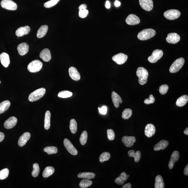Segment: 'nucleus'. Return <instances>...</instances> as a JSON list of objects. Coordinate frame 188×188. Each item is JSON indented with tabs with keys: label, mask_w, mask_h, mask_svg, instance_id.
<instances>
[{
	"label": "nucleus",
	"mask_w": 188,
	"mask_h": 188,
	"mask_svg": "<svg viewBox=\"0 0 188 188\" xmlns=\"http://www.w3.org/2000/svg\"><path fill=\"white\" fill-rule=\"evenodd\" d=\"M184 174L186 176L188 175V165L186 166L184 169Z\"/></svg>",
	"instance_id": "obj_53"
},
{
	"label": "nucleus",
	"mask_w": 188,
	"mask_h": 188,
	"mask_svg": "<svg viewBox=\"0 0 188 188\" xmlns=\"http://www.w3.org/2000/svg\"><path fill=\"white\" fill-rule=\"evenodd\" d=\"M156 34V32L152 29H145L138 33L137 37L141 40H146L153 37Z\"/></svg>",
	"instance_id": "obj_2"
},
{
	"label": "nucleus",
	"mask_w": 188,
	"mask_h": 188,
	"mask_svg": "<svg viewBox=\"0 0 188 188\" xmlns=\"http://www.w3.org/2000/svg\"><path fill=\"white\" fill-rule=\"evenodd\" d=\"M188 101V96L186 95H183L177 99L176 102V105L179 107L184 106Z\"/></svg>",
	"instance_id": "obj_28"
},
{
	"label": "nucleus",
	"mask_w": 188,
	"mask_h": 188,
	"mask_svg": "<svg viewBox=\"0 0 188 188\" xmlns=\"http://www.w3.org/2000/svg\"><path fill=\"white\" fill-rule=\"evenodd\" d=\"M155 102V98L153 95L152 94L150 95L149 98L145 99L144 102L147 105H149L150 104H153Z\"/></svg>",
	"instance_id": "obj_47"
},
{
	"label": "nucleus",
	"mask_w": 188,
	"mask_h": 188,
	"mask_svg": "<svg viewBox=\"0 0 188 188\" xmlns=\"http://www.w3.org/2000/svg\"><path fill=\"white\" fill-rule=\"evenodd\" d=\"M87 8V5L85 4H83L79 6V10H83L86 9Z\"/></svg>",
	"instance_id": "obj_50"
},
{
	"label": "nucleus",
	"mask_w": 188,
	"mask_h": 188,
	"mask_svg": "<svg viewBox=\"0 0 188 188\" xmlns=\"http://www.w3.org/2000/svg\"><path fill=\"white\" fill-rule=\"evenodd\" d=\"M168 141L166 140H162L157 143L154 148L155 151H159L161 150H164L168 146Z\"/></svg>",
	"instance_id": "obj_25"
},
{
	"label": "nucleus",
	"mask_w": 188,
	"mask_h": 188,
	"mask_svg": "<svg viewBox=\"0 0 188 188\" xmlns=\"http://www.w3.org/2000/svg\"><path fill=\"white\" fill-rule=\"evenodd\" d=\"M1 81H0V84H1Z\"/></svg>",
	"instance_id": "obj_57"
},
{
	"label": "nucleus",
	"mask_w": 188,
	"mask_h": 188,
	"mask_svg": "<svg viewBox=\"0 0 188 188\" xmlns=\"http://www.w3.org/2000/svg\"><path fill=\"white\" fill-rule=\"evenodd\" d=\"M31 134L30 132H25L20 137L18 141L19 146L23 147L26 144L27 141L30 140Z\"/></svg>",
	"instance_id": "obj_18"
},
{
	"label": "nucleus",
	"mask_w": 188,
	"mask_h": 188,
	"mask_svg": "<svg viewBox=\"0 0 188 188\" xmlns=\"http://www.w3.org/2000/svg\"><path fill=\"white\" fill-rule=\"evenodd\" d=\"M64 143L65 147L68 152L71 154L76 155L78 154V151L73 145L72 144L71 142L67 139H65L64 141Z\"/></svg>",
	"instance_id": "obj_11"
},
{
	"label": "nucleus",
	"mask_w": 188,
	"mask_h": 188,
	"mask_svg": "<svg viewBox=\"0 0 188 188\" xmlns=\"http://www.w3.org/2000/svg\"><path fill=\"white\" fill-rule=\"evenodd\" d=\"M99 112L100 114H102V115H105L106 114L107 112V108L106 106H104L102 107L101 108H98Z\"/></svg>",
	"instance_id": "obj_49"
},
{
	"label": "nucleus",
	"mask_w": 188,
	"mask_h": 188,
	"mask_svg": "<svg viewBox=\"0 0 188 188\" xmlns=\"http://www.w3.org/2000/svg\"><path fill=\"white\" fill-rule=\"evenodd\" d=\"M9 171L7 168H5L0 171V180H4L8 177Z\"/></svg>",
	"instance_id": "obj_43"
},
{
	"label": "nucleus",
	"mask_w": 188,
	"mask_h": 188,
	"mask_svg": "<svg viewBox=\"0 0 188 188\" xmlns=\"http://www.w3.org/2000/svg\"><path fill=\"white\" fill-rule=\"evenodd\" d=\"M155 188H164L165 187V183L163 177L161 176L158 175L155 178Z\"/></svg>",
	"instance_id": "obj_30"
},
{
	"label": "nucleus",
	"mask_w": 188,
	"mask_h": 188,
	"mask_svg": "<svg viewBox=\"0 0 188 188\" xmlns=\"http://www.w3.org/2000/svg\"><path fill=\"white\" fill-rule=\"evenodd\" d=\"M163 54V51L161 49H156L154 51L152 55L149 56L148 60L151 63H155L161 59Z\"/></svg>",
	"instance_id": "obj_6"
},
{
	"label": "nucleus",
	"mask_w": 188,
	"mask_h": 188,
	"mask_svg": "<svg viewBox=\"0 0 188 188\" xmlns=\"http://www.w3.org/2000/svg\"><path fill=\"white\" fill-rule=\"evenodd\" d=\"M48 27L47 25H43L41 26L38 30L37 36L38 38H42L47 33Z\"/></svg>",
	"instance_id": "obj_29"
},
{
	"label": "nucleus",
	"mask_w": 188,
	"mask_h": 188,
	"mask_svg": "<svg viewBox=\"0 0 188 188\" xmlns=\"http://www.w3.org/2000/svg\"><path fill=\"white\" fill-rule=\"evenodd\" d=\"M1 6L5 9L14 11L17 8V5L12 0H3L1 2Z\"/></svg>",
	"instance_id": "obj_8"
},
{
	"label": "nucleus",
	"mask_w": 188,
	"mask_h": 188,
	"mask_svg": "<svg viewBox=\"0 0 188 188\" xmlns=\"http://www.w3.org/2000/svg\"><path fill=\"white\" fill-rule=\"evenodd\" d=\"M131 184L130 183H128L123 186L122 188H131Z\"/></svg>",
	"instance_id": "obj_52"
},
{
	"label": "nucleus",
	"mask_w": 188,
	"mask_h": 188,
	"mask_svg": "<svg viewBox=\"0 0 188 188\" xmlns=\"http://www.w3.org/2000/svg\"><path fill=\"white\" fill-rule=\"evenodd\" d=\"M5 138V135L1 132H0V142H1L4 140Z\"/></svg>",
	"instance_id": "obj_51"
},
{
	"label": "nucleus",
	"mask_w": 188,
	"mask_h": 188,
	"mask_svg": "<svg viewBox=\"0 0 188 188\" xmlns=\"http://www.w3.org/2000/svg\"><path fill=\"white\" fill-rule=\"evenodd\" d=\"M180 12L177 10H167L164 13V16L167 19L174 20L178 18L180 16Z\"/></svg>",
	"instance_id": "obj_7"
},
{
	"label": "nucleus",
	"mask_w": 188,
	"mask_h": 188,
	"mask_svg": "<svg viewBox=\"0 0 188 188\" xmlns=\"http://www.w3.org/2000/svg\"><path fill=\"white\" fill-rule=\"evenodd\" d=\"M122 141L125 146L128 148H130L134 145L136 139L134 136H124L122 138Z\"/></svg>",
	"instance_id": "obj_13"
},
{
	"label": "nucleus",
	"mask_w": 188,
	"mask_h": 188,
	"mask_svg": "<svg viewBox=\"0 0 188 188\" xmlns=\"http://www.w3.org/2000/svg\"><path fill=\"white\" fill-rule=\"evenodd\" d=\"M51 113L49 111H47L45 114L44 119V128L46 130H49L50 127Z\"/></svg>",
	"instance_id": "obj_33"
},
{
	"label": "nucleus",
	"mask_w": 188,
	"mask_h": 188,
	"mask_svg": "<svg viewBox=\"0 0 188 188\" xmlns=\"http://www.w3.org/2000/svg\"><path fill=\"white\" fill-rule=\"evenodd\" d=\"M105 6L106 8L109 9L110 7V4L109 1H106Z\"/></svg>",
	"instance_id": "obj_54"
},
{
	"label": "nucleus",
	"mask_w": 188,
	"mask_h": 188,
	"mask_svg": "<svg viewBox=\"0 0 188 188\" xmlns=\"http://www.w3.org/2000/svg\"><path fill=\"white\" fill-rule=\"evenodd\" d=\"M33 171L32 172V175L34 177H36L38 176L40 172V167L38 164H34L33 165Z\"/></svg>",
	"instance_id": "obj_42"
},
{
	"label": "nucleus",
	"mask_w": 188,
	"mask_h": 188,
	"mask_svg": "<svg viewBox=\"0 0 188 188\" xmlns=\"http://www.w3.org/2000/svg\"><path fill=\"white\" fill-rule=\"evenodd\" d=\"M110 158V154L107 152H105L100 155L99 160L100 162L102 163V162L109 160Z\"/></svg>",
	"instance_id": "obj_41"
},
{
	"label": "nucleus",
	"mask_w": 188,
	"mask_h": 188,
	"mask_svg": "<svg viewBox=\"0 0 188 188\" xmlns=\"http://www.w3.org/2000/svg\"><path fill=\"white\" fill-rule=\"evenodd\" d=\"M17 121L16 117H11L5 121L4 126L7 129H11L16 125Z\"/></svg>",
	"instance_id": "obj_19"
},
{
	"label": "nucleus",
	"mask_w": 188,
	"mask_h": 188,
	"mask_svg": "<svg viewBox=\"0 0 188 188\" xmlns=\"http://www.w3.org/2000/svg\"><path fill=\"white\" fill-rule=\"evenodd\" d=\"M114 4H115V5L116 7H119L120 6L121 3L119 2V1H115V3H114Z\"/></svg>",
	"instance_id": "obj_55"
},
{
	"label": "nucleus",
	"mask_w": 188,
	"mask_h": 188,
	"mask_svg": "<svg viewBox=\"0 0 188 188\" xmlns=\"http://www.w3.org/2000/svg\"><path fill=\"white\" fill-rule=\"evenodd\" d=\"M140 6L143 10L147 11H150L153 8L152 0H139Z\"/></svg>",
	"instance_id": "obj_10"
},
{
	"label": "nucleus",
	"mask_w": 188,
	"mask_h": 188,
	"mask_svg": "<svg viewBox=\"0 0 188 188\" xmlns=\"http://www.w3.org/2000/svg\"><path fill=\"white\" fill-rule=\"evenodd\" d=\"M44 151L48 155L55 154L57 153L58 149L54 146L47 147L44 148Z\"/></svg>",
	"instance_id": "obj_38"
},
{
	"label": "nucleus",
	"mask_w": 188,
	"mask_h": 188,
	"mask_svg": "<svg viewBox=\"0 0 188 188\" xmlns=\"http://www.w3.org/2000/svg\"><path fill=\"white\" fill-rule=\"evenodd\" d=\"M180 39V36L178 34L176 33H171L167 35L166 40L169 43L176 44L179 41Z\"/></svg>",
	"instance_id": "obj_12"
},
{
	"label": "nucleus",
	"mask_w": 188,
	"mask_h": 188,
	"mask_svg": "<svg viewBox=\"0 0 188 188\" xmlns=\"http://www.w3.org/2000/svg\"><path fill=\"white\" fill-rule=\"evenodd\" d=\"M107 135L108 139L110 141L114 140L115 137V134L113 130L111 129L107 130Z\"/></svg>",
	"instance_id": "obj_46"
},
{
	"label": "nucleus",
	"mask_w": 188,
	"mask_h": 188,
	"mask_svg": "<svg viewBox=\"0 0 188 188\" xmlns=\"http://www.w3.org/2000/svg\"><path fill=\"white\" fill-rule=\"evenodd\" d=\"M179 152L176 150L174 151L172 153L170 161H169L168 167L170 169H172L173 168L175 162L178 161L179 159Z\"/></svg>",
	"instance_id": "obj_15"
},
{
	"label": "nucleus",
	"mask_w": 188,
	"mask_h": 188,
	"mask_svg": "<svg viewBox=\"0 0 188 188\" xmlns=\"http://www.w3.org/2000/svg\"><path fill=\"white\" fill-rule=\"evenodd\" d=\"M89 14V11L88 10L85 9L79 10V16L80 18H86Z\"/></svg>",
	"instance_id": "obj_48"
},
{
	"label": "nucleus",
	"mask_w": 188,
	"mask_h": 188,
	"mask_svg": "<svg viewBox=\"0 0 188 188\" xmlns=\"http://www.w3.org/2000/svg\"><path fill=\"white\" fill-rule=\"evenodd\" d=\"M46 93V89L44 88L38 89L31 93L28 97V100L30 102L36 101L40 99L44 96Z\"/></svg>",
	"instance_id": "obj_3"
},
{
	"label": "nucleus",
	"mask_w": 188,
	"mask_h": 188,
	"mask_svg": "<svg viewBox=\"0 0 188 188\" xmlns=\"http://www.w3.org/2000/svg\"><path fill=\"white\" fill-rule=\"evenodd\" d=\"M55 169L52 167H47L44 169L43 173V176L44 178H47L52 175L54 173Z\"/></svg>",
	"instance_id": "obj_34"
},
{
	"label": "nucleus",
	"mask_w": 188,
	"mask_h": 188,
	"mask_svg": "<svg viewBox=\"0 0 188 188\" xmlns=\"http://www.w3.org/2000/svg\"><path fill=\"white\" fill-rule=\"evenodd\" d=\"M11 105V102L7 100L4 101L0 103V114L7 110Z\"/></svg>",
	"instance_id": "obj_31"
},
{
	"label": "nucleus",
	"mask_w": 188,
	"mask_h": 188,
	"mask_svg": "<svg viewBox=\"0 0 188 188\" xmlns=\"http://www.w3.org/2000/svg\"><path fill=\"white\" fill-rule=\"evenodd\" d=\"M95 176V174L93 172H84L79 173L78 174V178H84L89 180L94 178Z\"/></svg>",
	"instance_id": "obj_32"
},
{
	"label": "nucleus",
	"mask_w": 188,
	"mask_h": 188,
	"mask_svg": "<svg viewBox=\"0 0 188 188\" xmlns=\"http://www.w3.org/2000/svg\"><path fill=\"white\" fill-rule=\"evenodd\" d=\"M69 127L71 132L73 134H75L77 130L78 125L75 119H71L70 121Z\"/></svg>",
	"instance_id": "obj_35"
},
{
	"label": "nucleus",
	"mask_w": 188,
	"mask_h": 188,
	"mask_svg": "<svg viewBox=\"0 0 188 188\" xmlns=\"http://www.w3.org/2000/svg\"><path fill=\"white\" fill-rule=\"evenodd\" d=\"M40 58L45 62H49L51 58L50 51L48 49H43L40 53Z\"/></svg>",
	"instance_id": "obj_23"
},
{
	"label": "nucleus",
	"mask_w": 188,
	"mask_h": 188,
	"mask_svg": "<svg viewBox=\"0 0 188 188\" xmlns=\"http://www.w3.org/2000/svg\"><path fill=\"white\" fill-rule=\"evenodd\" d=\"M29 46L28 44L25 43H23L20 44L17 47L19 54L20 55L23 56L25 55L28 52Z\"/></svg>",
	"instance_id": "obj_21"
},
{
	"label": "nucleus",
	"mask_w": 188,
	"mask_h": 188,
	"mask_svg": "<svg viewBox=\"0 0 188 188\" xmlns=\"http://www.w3.org/2000/svg\"><path fill=\"white\" fill-rule=\"evenodd\" d=\"M184 63L185 60L183 58H180L176 60L170 66L169 71L172 73L177 72L182 68Z\"/></svg>",
	"instance_id": "obj_4"
},
{
	"label": "nucleus",
	"mask_w": 188,
	"mask_h": 188,
	"mask_svg": "<svg viewBox=\"0 0 188 188\" xmlns=\"http://www.w3.org/2000/svg\"><path fill=\"white\" fill-rule=\"evenodd\" d=\"M88 134L87 131H84L82 133L80 136V143L82 145H84L86 144L88 139Z\"/></svg>",
	"instance_id": "obj_40"
},
{
	"label": "nucleus",
	"mask_w": 188,
	"mask_h": 188,
	"mask_svg": "<svg viewBox=\"0 0 188 188\" xmlns=\"http://www.w3.org/2000/svg\"><path fill=\"white\" fill-rule=\"evenodd\" d=\"M155 131L156 129L154 126L152 124H147L145 127V134L147 137L150 138L154 135Z\"/></svg>",
	"instance_id": "obj_17"
},
{
	"label": "nucleus",
	"mask_w": 188,
	"mask_h": 188,
	"mask_svg": "<svg viewBox=\"0 0 188 188\" xmlns=\"http://www.w3.org/2000/svg\"><path fill=\"white\" fill-rule=\"evenodd\" d=\"M184 133L186 135H188V128H186V129L184 130Z\"/></svg>",
	"instance_id": "obj_56"
},
{
	"label": "nucleus",
	"mask_w": 188,
	"mask_h": 188,
	"mask_svg": "<svg viewBox=\"0 0 188 188\" xmlns=\"http://www.w3.org/2000/svg\"><path fill=\"white\" fill-rule=\"evenodd\" d=\"M112 99L113 104L116 108L119 107V104H122V100L120 96L115 91H113L112 93Z\"/></svg>",
	"instance_id": "obj_20"
},
{
	"label": "nucleus",
	"mask_w": 188,
	"mask_h": 188,
	"mask_svg": "<svg viewBox=\"0 0 188 188\" xmlns=\"http://www.w3.org/2000/svg\"><path fill=\"white\" fill-rule=\"evenodd\" d=\"M42 62L40 60H35L30 63L27 68L30 72L35 73L40 71L42 69Z\"/></svg>",
	"instance_id": "obj_5"
},
{
	"label": "nucleus",
	"mask_w": 188,
	"mask_h": 188,
	"mask_svg": "<svg viewBox=\"0 0 188 188\" xmlns=\"http://www.w3.org/2000/svg\"><path fill=\"white\" fill-rule=\"evenodd\" d=\"M128 177H129L128 176L126 175L125 172H122L119 177L116 178L115 182L116 183L119 185H122L127 180Z\"/></svg>",
	"instance_id": "obj_26"
},
{
	"label": "nucleus",
	"mask_w": 188,
	"mask_h": 188,
	"mask_svg": "<svg viewBox=\"0 0 188 188\" xmlns=\"http://www.w3.org/2000/svg\"><path fill=\"white\" fill-rule=\"evenodd\" d=\"M0 60L1 64L5 67H8L10 64V57L8 54L3 52L0 55Z\"/></svg>",
	"instance_id": "obj_24"
},
{
	"label": "nucleus",
	"mask_w": 188,
	"mask_h": 188,
	"mask_svg": "<svg viewBox=\"0 0 188 188\" xmlns=\"http://www.w3.org/2000/svg\"><path fill=\"white\" fill-rule=\"evenodd\" d=\"M132 111L131 109L126 108L123 111L122 113V117L124 119H127L130 118L132 115Z\"/></svg>",
	"instance_id": "obj_37"
},
{
	"label": "nucleus",
	"mask_w": 188,
	"mask_h": 188,
	"mask_svg": "<svg viewBox=\"0 0 188 188\" xmlns=\"http://www.w3.org/2000/svg\"><path fill=\"white\" fill-rule=\"evenodd\" d=\"M128 58V56L123 53L115 55L112 57V60L118 64H124L126 62Z\"/></svg>",
	"instance_id": "obj_9"
},
{
	"label": "nucleus",
	"mask_w": 188,
	"mask_h": 188,
	"mask_svg": "<svg viewBox=\"0 0 188 188\" xmlns=\"http://www.w3.org/2000/svg\"><path fill=\"white\" fill-rule=\"evenodd\" d=\"M126 23L130 25H138L140 23V20L139 17L134 14H131L128 15L126 20Z\"/></svg>",
	"instance_id": "obj_14"
},
{
	"label": "nucleus",
	"mask_w": 188,
	"mask_h": 188,
	"mask_svg": "<svg viewBox=\"0 0 188 188\" xmlns=\"http://www.w3.org/2000/svg\"><path fill=\"white\" fill-rule=\"evenodd\" d=\"M60 0H51L45 3L44 4V6L46 8H51L55 5Z\"/></svg>",
	"instance_id": "obj_44"
},
{
	"label": "nucleus",
	"mask_w": 188,
	"mask_h": 188,
	"mask_svg": "<svg viewBox=\"0 0 188 188\" xmlns=\"http://www.w3.org/2000/svg\"><path fill=\"white\" fill-rule=\"evenodd\" d=\"M169 86L166 84H163L161 85L159 89V91L161 95H164L167 93L168 91Z\"/></svg>",
	"instance_id": "obj_45"
},
{
	"label": "nucleus",
	"mask_w": 188,
	"mask_h": 188,
	"mask_svg": "<svg viewBox=\"0 0 188 188\" xmlns=\"http://www.w3.org/2000/svg\"><path fill=\"white\" fill-rule=\"evenodd\" d=\"M30 27L28 26L21 27L17 29L15 34L17 36L22 37L24 35L28 34L30 32Z\"/></svg>",
	"instance_id": "obj_22"
},
{
	"label": "nucleus",
	"mask_w": 188,
	"mask_h": 188,
	"mask_svg": "<svg viewBox=\"0 0 188 188\" xmlns=\"http://www.w3.org/2000/svg\"><path fill=\"white\" fill-rule=\"evenodd\" d=\"M69 73L70 77L75 81H78L81 78V76L76 68L71 67L69 69Z\"/></svg>",
	"instance_id": "obj_16"
},
{
	"label": "nucleus",
	"mask_w": 188,
	"mask_h": 188,
	"mask_svg": "<svg viewBox=\"0 0 188 188\" xmlns=\"http://www.w3.org/2000/svg\"><path fill=\"white\" fill-rule=\"evenodd\" d=\"M128 155L129 157L134 158L136 163L139 162L141 158V153L139 151H137L135 153L134 150H130L128 152Z\"/></svg>",
	"instance_id": "obj_27"
},
{
	"label": "nucleus",
	"mask_w": 188,
	"mask_h": 188,
	"mask_svg": "<svg viewBox=\"0 0 188 188\" xmlns=\"http://www.w3.org/2000/svg\"><path fill=\"white\" fill-rule=\"evenodd\" d=\"M136 75L138 78V82L140 84L144 85L148 81V71L143 67H138L136 71Z\"/></svg>",
	"instance_id": "obj_1"
},
{
	"label": "nucleus",
	"mask_w": 188,
	"mask_h": 188,
	"mask_svg": "<svg viewBox=\"0 0 188 188\" xmlns=\"http://www.w3.org/2000/svg\"><path fill=\"white\" fill-rule=\"evenodd\" d=\"M73 93L71 92L68 91H63L58 94V97L59 98H66L71 97Z\"/></svg>",
	"instance_id": "obj_39"
},
{
	"label": "nucleus",
	"mask_w": 188,
	"mask_h": 188,
	"mask_svg": "<svg viewBox=\"0 0 188 188\" xmlns=\"http://www.w3.org/2000/svg\"><path fill=\"white\" fill-rule=\"evenodd\" d=\"M92 184V181L88 179H83L80 182L79 186L81 188H86L90 187Z\"/></svg>",
	"instance_id": "obj_36"
}]
</instances>
